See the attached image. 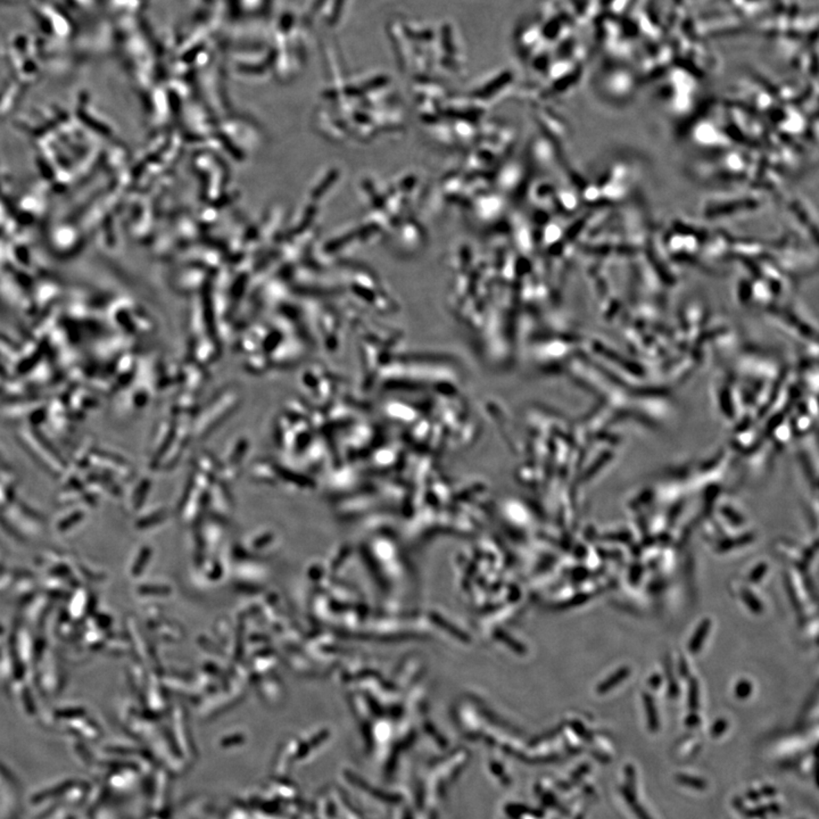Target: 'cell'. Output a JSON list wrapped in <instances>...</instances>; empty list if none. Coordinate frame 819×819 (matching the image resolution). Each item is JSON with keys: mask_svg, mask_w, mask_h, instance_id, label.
Listing matches in <instances>:
<instances>
[{"mask_svg": "<svg viewBox=\"0 0 819 819\" xmlns=\"http://www.w3.org/2000/svg\"><path fill=\"white\" fill-rule=\"evenodd\" d=\"M297 789L285 777L271 778L223 807L214 819H297L303 803Z\"/></svg>", "mask_w": 819, "mask_h": 819, "instance_id": "obj_1", "label": "cell"}]
</instances>
